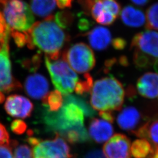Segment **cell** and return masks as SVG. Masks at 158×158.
<instances>
[{
  "mask_svg": "<svg viewBox=\"0 0 158 158\" xmlns=\"http://www.w3.org/2000/svg\"><path fill=\"white\" fill-rule=\"evenodd\" d=\"M46 110L43 118L48 130L72 144L89 141L90 137L84 125L85 113L77 104L64 97L62 107L58 111Z\"/></svg>",
  "mask_w": 158,
  "mask_h": 158,
  "instance_id": "6da1fadb",
  "label": "cell"
},
{
  "mask_svg": "<svg viewBox=\"0 0 158 158\" xmlns=\"http://www.w3.org/2000/svg\"><path fill=\"white\" fill-rule=\"evenodd\" d=\"M25 32L29 48L34 49L35 46L38 47L51 60L59 58L60 50L69 40L68 35L55 23L53 16L34 23Z\"/></svg>",
  "mask_w": 158,
  "mask_h": 158,
  "instance_id": "7a4b0ae2",
  "label": "cell"
},
{
  "mask_svg": "<svg viewBox=\"0 0 158 158\" xmlns=\"http://www.w3.org/2000/svg\"><path fill=\"white\" fill-rule=\"evenodd\" d=\"M125 91L121 82L113 76L98 79L90 91L91 107L100 111L121 109L124 101Z\"/></svg>",
  "mask_w": 158,
  "mask_h": 158,
  "instance_id": "3957f363",
  "label": "cell"
},
{
  "mask_svg": "<svg viewBox=\"0 0 158 158\" xmlns=\"http://www.w3.org/2000/svg\"><path fill=\"white\" fill-rule=\"evenodd\" d=\"M45 61L52 83L57 90L65 96L73 93L79 77L68 63L63 59L51 60L47 56Z\"/></svg>",
  "mask_w": 158,
  "mask_h": 158,
  "instance_id": "277c9868",
  "label": "cell"
},
{
  "mask_svg": "<svg viewBox=\"0 0 158 158\" xmlns=\"http://www.w3.org/2000/svg\"><path fill=\"white\" fill-rule=\"evenodd\" d=\"M2 8L6 23L11 29L26 32L34 25V15L23 0H7Z\"/></svg>",
  "mask_w": 158,
  "mask_h": 158,
  "instance_id": "5b68a950",
  "label": "cell"
},
{
  "mask_svg": "<svg viewBox=\"0 0 158 158\" xmlns=\"http://www.w3.org/2000/svg\"><path fill=\"white\" fill-rule=\"evenodd\" d=\"M29 143L32 147L33 158H72L70 147L60 136L56 134L52 139L41 140L29 137Z\"/></svg>",
  "mask_w": 158,
  "mask_h": 158,
  "instance_id": "8992f818",
  "label": "cell"
},
{
  "mask_svg": "<svg viewBox=\"0 0 158 158\" xmlns=\"http://www.w3.org/2000/svg\"><path fill=\"white\" fill-rule=\"evenodd\" d=\"M64 59L74 72L88 73L96 65V57L90 47L79 42L71 46L63 54Z\"/></svg>",
  "mask_w": 158,
  "mask_h": 158,
  "instance_id": "52a82bcc",
  "label": "cell"
},
{
  "mask_svg": "<svg viewBox=\"0 0 158 158\" xmlns=\"http://www.w3.org/2000/svg\"><path fill=\"white\" fill-rule=\"evenodd\" d=\"M131 48L150 58L158 59V32L147 30L133 37Z\"/></svg>",
  "mask_w": 158,
  "mask_h": 158,
  "instance_id": "ba28073f",
  "label": "cell"
},
{
  "mask_svg": "<svg viewBox=\"0 0 158 158\" xmlns=\"http://www.w3.org/2000/svg\"><path fill=\"white\" fill-rule=\"evenodd\" d=\"M9 51L2 49L0 52V91L6 93L18 90L22 87L12 74Z\"/></svg>",
  "mask_w": 158,
  "mask_h": 158,
  "instance_id": "9c48e42d",
  "label": "cell"
},
{
  "mask_svg": "<svg viewBox=\"0 0 158 158\" xmlns=\"http://www.w3.org/2000/svg\"><path fill=\"white\" fill-rule=\"evenodd\" d=\"M103 153L106 158H131L130 139L124 134H115L104 144Z\"/></svg>",
  "mask_w": 158,
  "mask_h": 158,
  "instance_id": "30bf717a",
  "label": "cell"
},
{
  "mask_svg": "<svg viewBox=\"0 0 158 158\" xmlns=\"http://www.w3.org/2000/svg\"><path fill=\"white\" fill-rule=\"evenodd\" d=\"M4 108L7 114L11 117L26 118L31 115L34 105L27 97L13 94L6 98Z\"/></svg>",
  "mask_w": 158,
  "mask_h": 158,
  "instance_id": "8fae6325",
  "label": "cell"
},
{
  "mask_svg": "<svg viewBox=\"0 0 158 158\" xmlns=\"http://www.w3.org/2000/svg\"><path fill=\"white\" fill-rule=\"evenodd\" d=\"M24 89L26 93L35 100H44L49 90L48 80L40 74L35 73L29 76L25 80Z\"/></svg>",
  "mask_w": 158,
  "mask_h": 158,
  "instance_id": "7c38bea8",
  "label": "cell"
},
{
  "mask_svg": "<svg viewBox=\"0 0 158 158\" xmlns=\"http://www.w3.org/2000/svg\"><path fill=\"white\" fill-rule=\"evenodd\" d=\"M141 119V114L136 108L128 106L119 113L117 122L121 129L134 134L142 125Z\"/></svg>",
  "mask_w": 158,
  "mask_h": 158,
  "instance_id": "4fadbf2b",
  "label": "cell"
},
{
  "mask_svg": "<svg viewBox=\"0 0 158 158\" xmlns=\"http://www.w3.org/2000/svg\"><path fill=\"white\" fill-rule=\"evenodd\" d=\"M89 134L95 142L102 143L111 138L114 128L111 123L103 119H92L89 127Z\"/></svg>",
  "mask_w": 158,
  "mask_h": 158,
  "instance_id": "5bb4252c",
  "label": "cell"
},
{
  "mask_svg": "<svg viewBox=\"0 0 158 158\" xmlns=\"http://www.w3.org/2000/svg\"><path fill=\"white\" fill-rule=\"evenodd\" d=\"M136 89L142 97L158 100V74L152 72L143 74L137 81Z\"/></svg>",
  "mask_w": 158,
  "mask_h": 158,
  "instance_id": "9a60e30c",
  "label": "cell"
},
{
  "mask_svg": "<svg viewBox=\"0 0 158 158\" xmlns=\"http://www.w3.org/2000/svg\"><path fill=\"white\" fill-rule=\"evenodd\" d=\"M92 48L96 51L106 49L112 41L110 30L103 27H96L85 34Z\"/></svg>",
  "mask_w": 158,
  "mask_h": 158,
  "instance_id": "2e32d148",
  "label": "cell"
},
{
  "mask_svg": "<svg viewBox=\"0 0 158 158\" xmlns=\"http://www.w3.org/2000/svg\"><path fill=\"white\" fill-rule=\"evenodd\" d=\"M135 135L146 139L158 151V118L148 120L136 131Z\"/></svg>",
  "mask_w": 158,
  "mask_h": 158,
  "instance_id": "e0dca14e",
  "label": "cell"
},
{
  "mask_svg": "<svg viewBox=\"0 0 158 158\" xmlns=\"http://www.w3.org/2000/svg\"><path fill=\"white\" fill-rule=\"evenodd\" d=\"M121 18L125 25L134 28L141 27L146 20L142 10L131 6H126L122 10Z\"/></svg>",
  "mask_w": 158,
  "mask_h": 158,
  "instance_id": "ac0fdd59",
  "label": "cell"
},
{
  "mask_svg": "<svg viewBox=\"0 0 158 158\" xmlns=\"http://www.w3.org/2000/svg\"><path fill=\"white\" fill-rule=\"evenodd\" d=\"M154 152L152 145L144 139H136L131 145V158H149Z\"/></svg>",
  "mask_w": 158,
  "mask_h": 158,
  "instance_id": "d6986e66",
  "label": "cell"
},
{
  "mask_svg": "<svg viewBox=\"0 0 158 158\" xmlns=\"http://www.w3.org/2000/svg\"><path fill=\"white\" fill-rule=\"evenodd\" d=\"M56 6L55 0H31V9L34 14L40 17L52 16Z\"/></svg>",
  "mask_w": 158,
  "mask_h": 158,
  "instance_id": "ffe728a7",
  "label": "cell"
},
{
  "mask_svg": "<svg viewBox=\"0 0 158 158\" xmlns=\"http://www.w3.org/2000/svg\"><path fill=\"white\" fill-rule=\"evenodd\" d=\"M63 100L62 93L57 90H55L49 93L42 102L49 111L56 112L62 107Z\"/></svg>",
  "mask_w": 158,
  "mask_h": 158,
  "instance_id": "44dd1931",
  "label": "cell"
},
{
  "mask_svg": "<svg viewBox=\"0 0 158 158\" xmlns=\"http://www.w3.org/2000/svg\"><path fill=\"white\" fill-rule=\"evenodd\" d=\"M146 21L148 29L158 30V2L153 4L147 10Z\"/></svg>",
  "mask_w": 158,
  "mask_h": 158,
  "instance_id": "7402d4cb",
  "label": "cell"
},
{
  "mask_svg": "<svg viewBox=\"0 0 158 158\" xmlns=\"http://www.w3.org/2000/svg\"><path fill=\"white\" fill-rule=\"evenodd\" d=\"M93 85V79L89 73L85 74L83 80H80L75 87V93L79 96H83L90 91Z\"/></svg>",
  "mask_w": 158,
  "mask_h": 158,
  "instance_id": "603a6c76",
  "label": "cell"
},
{
  "mask_svg": "<svg viewBox=\"0 0 158 158\" xmlns=\"http://www.w3.org/2000/svg\"><path fill=\"white\" fill-rule=\"evenodd\" d=\"M66 98L69 100L74 102L77 104L81 108L85 113V116L88 117H93L96 115V112L94 109L91 107L89 104L82 97L80 96H73V95H68L64 96Z\"/></svg>",
  "mask_w": 158,
  "mask_h": 158,
  "instance_id": "cb8c5ba5",
  "label": "cell"
},
{
  "mask_svg": "<svg viewBox=\"0 0 158 158\" xmlns=\"http://www.w3.org/2000/svg\"><path fill=\"white\" fill-rule=\"evenodd\" d=\"M73 18V14L70 12H59L54 17V20L60 28L67 29L72 25Z\"/></svg>",
  "mask_w": 158,
  "mask_h": 158,
  "instance_id": "d4e9b609",
  "label": "cell"
},
{
  "mask_svg": "<svg viewBox=\"0 0 158 158\" xmlns=\"http://www.w3.org/2000/svg\"><path fill=\"white\" fill-rule=\"evenodd\" d=\"M12 146L15 148L14 158H33L32 151L26 144L18 145L17 142L12 141Z\"/></svg>",
  "mask_w": 158,
  "mask_h": 158,
  "instance_id": "484cf974",
  "label": "cell"
},
{
  "mask_svg": "<svg viewBox=\"0 0 158 158\" xmlns=\"http://www.w3.org/2000/svg\"><path fill=\"white\" fill-rule=\"evenodd\" d=\"M133 60L136 68L143 70L149 68L152 64V59L138 51H134Z\"/></svg>",
  "mask_w": 158,
  "mask_h": 158,
  "instance_id": "4316f807",
  "label": "cell"
},
{
  "mask_svg": "<svg viewBox=\"0 0 158 158\" xmlns=\"http://www.w3.org/2000/svg\"><path fill=\"white\" fill-rule=\"evenodd\" d=\"M103 10L117 17L121 10V6L115 0H102Z\"/></svg>",
  "mask_w": 158,
  "mask_h": 158,
  "instance_id": "83f0119b",
  "label": "cell"
},
{
  "mask_svg": "<svg viewBox=\"0 0 158 158\" xmlns=\"http://www.w3.org/2000/svg\"><path fill=\"white\" fill-rule=\"evenodd\" d=\"M41 62L40 53L35 54L31 59L23 60L22 64L23 66L30 71H35L40 67Z\"/></svg>",
  "mask_w": 158,
  "mask_h": 158,
  "instance_id": "f1b7e54d",
  "label": "cell"
},
{
  "mask_svg": "<svg viewBox=\"0 0 158 158\" xmlns=\"http://www.w3.org/2000/svg\"><path fill=\"white\" fill-rule=\"evenodd\" d=\"M23 32V33L12 29L11 35L18 48H23L25 45H27V35L25 32Z\"/></svg>",
  "mask_w": 158,
  "mask_h": 158,
  "instance_id": "f546056e",
  "label": "cell"
},
{
  "mask_svg": "<svg viewBox=\"0 0 158 158\" xmlns=\"http://www.w3.org/2000/svg\"><path fill=\"white\" fill-rule=\"evenodd\" d=\"M117 17L108 12L103 11L97 18L96 21L102 25H110L114 23Z\"/></svg>",
  "mask_w": 158,
  "mask_h": 158,
  "instance_id": "4dcf8cb0",
  "label": "cell"
},
{
  "mask_svg": "<svg viewBox=\"0 0 158 158\" xmlns=\"http://www.w3.org/2000/svg\"><path fill=\"white\" fill-rule=\"evenodd\" d=\"M27 129L26 123L21 119H15L12 122L11 130L17 135H22Z\"/></svg>",
  "mask_w": 158,
  "mask_h": 158,
  "instance_id": "1f68e13d",
  "label": "cell"
},
{
  "mask_svg": "<svg viewBox=\"0 0 158 158\" xmlns=\"http://www.w3.org/2000/svg\"><path fill=\"white\" fill-rule=\"evenodd\" d=\"M12 148L11 142L8 145H0V158H13Z\"/></svg>",
  "mask_w": 158,
  "mask_h": 158,
  "instance_id": "d6a6232c",
  "label": "cell"
},
{
  "mask_svg": "<svg viewBox=\"0 0 158 158\" xmlns=\"http://www.w3.org/2000/svg\"><path fill=\"white\" fill-rule=\"evenodd\" d=\"M10 136L6 127L0 123V145L10 144Z\"/></svg>",
  "mask_w": 158,
  "mask_h": 158,
  "instance_id": "836d02e7",
  "label": "cell"
},
{
  "mask_svg": "<svg viewBox=\"0 0 158 158\" xmlns=\"http://www.w3.org/2000/svg\"><path fill=\"white\" fill-rule=\"evenodd\" d=\"M113 48L116 50H123L127 45V41L122 38H116L112 40Z\"/></svg>",
  "mask_w": 158,
  "mask_h": 158,
  "instance_id": "e575fe53",
  "label": "cell"
},
{
  "mask_svg": "<svg viewBox=\"0 0 158 158\" xmlns=\"http://www.w3.org/2000/svg\"><path fill=\"white\" fill-rule=\"evenodd\" d=\"M93 23L90 21H89V19L85 18H83L79 20L78 28L81 31H86L90 29Z\"/></svg>",
  "mask_w": 158,
  "mask_h": 158,
  "instance_id": "d590c367",
  "label": "cell"
},
{
  "mask_svg": "<svg viewBox=\"0 0 158 158\" xmlns=\"http://www.w3.org/2000/svg\"><path fill=\"white\" fill-rule=\"evenodd\" d=\"M84 158H106L102 151L94 149L87 153Z\"/></svg>",
  "mask_w": 158,
  "mask_h": 158,
  "instance_id": "8d00e7d4",
  "label": "cell"
},
{
  "mask_svg": "<svg viewBox=\"0 0 158 158\" xmlns=\"http://www.w3.org/2000/svg\"><path fill=\"white\" fill-rule=\"evenodd\" d=\"M57 6L60 9L70 8L72 6L73 0H55Z\"/></svg>",
  "mask_w": 158,
  "mask_h": 158,
  "instance_id": "74e56055",
  "label": "cell"
},
{
  "mask_svg": "<svg viewBox=\"0 0 158 158\" xmlns=\"http://www.w3.org/2000/svg\"><path fill=\"white\" fill-rule=\"evenodd\" d=\"M99 115L102 117V119L107 121L108 122L112 123L114 119V117L113 112L110 111H100L99 112Z\"/></svg>",
  "mask_w": 158,
  "mask_h": 158,
  "instance_id": "f35d334b",
  "label": "cell"
},
{
  "mask_svg": "<svg viewBox=\"0 0 158 158\" xmlns=\"http://www.w3.org/2000/svg\"><path fill=\"white\" fill-rule=\"evenodd\" d=\"M134 4L138 6H143L147 4L149 0H131Z\"/></svg>",
  "mask_w": 158,
  "mask_h": 158,
  "instance_id": "ab89813d",
  "label": "cell"
},
{
  "mask_svg": "<svg viewBox=\"0 0 158 158\" xmlns=\"http://www.w3.org/2000/svg\"><path fill=\"white\" fill-rule=\"evenodd\" d=\"M153 68L154 70L158 73V59H156L153 62Z\"/></svg>",
  "mask_w": 158,
  "mask_h": 158,
  "instance_id": "60d3db41",
  "label": "cell"
},
{
  "mask_svg": "<svg viewBox=\"0 0 158 158\" xmlns=\"http://www.w3.org/2000/svg\"><path fill=\"white\" fill-rule=\"evenodd\" d=\"M6 97L4 94V93L0 91V104H2L3 102L5 101Z\"/></svg>",
  "mask_w": 158,
  "mask_h": 158,
  "instance_id": "b9f144b4",
  "label": "cell"
},
{
  "mask_svg": "<svg viewBox=\"0 0 158 158\" xmlns=\"http://www.w3.org/2000/svg\"><path fill=\"white\" fill-rule=\"evenodd\" d=\"M6 19L4 18V15H2V14L1 13V12L0 11V23H6Z\"/></svg>",
  "mask_w": 158,
  "mask_h": 158,
  "instance_id": "7bdbcfd3",
  "label": "cell"
},
{
  "mask_svg": "<svg viewBox=\"0 0 158 158\" xmlns=\"http://www.w3.org/2000/svg\"><path fill=\"white\" fill-rule=\"evenodd\" d=\"M149 158H158V151H155L152 155Z\"/></svg>",
  "mask_w": 158,
  "mask_h": 158,
  "instance_id": "ee69618b",
  "label": "cell"
},
{
  "mask_svg": "<svg viewBox=\"0 0 158 158\" xmlns=\"http://www.w3.org/2000/svg\"><path fill=\"white\" fill-rule=\"evenodd\" d=\"M2 50V46L1 45V44H0V52H1Z\"/></svg>",
  "mask_w": 158,
  "mask_h": 158,
  "instance_id": "f6af8a7d",
  "label": "cell"
}]
</instances>
